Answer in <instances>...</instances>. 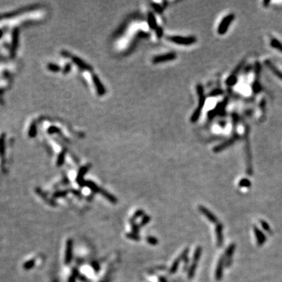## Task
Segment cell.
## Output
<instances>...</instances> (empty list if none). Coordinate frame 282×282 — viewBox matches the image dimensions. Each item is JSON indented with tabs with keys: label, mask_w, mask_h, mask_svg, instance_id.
Returning <instances> with one entry per match:
<instances>
[{
	"label": "cell",
	"mask_w": 282,
	"mask_h": 282,
	"mask_svg": "<svg viewBox=\"0 0 282 282\" xmlns=\"http://www.w3.org/2000/svg\"><path fill=\"white\" fill-rule=\"evenodd\" d=\"M226 82V84H227L229 86H233V85H235V84L237 83V76L233 75H231L227 78Z\"/></svg>",
	"instance_id": "cell-23"
},
{
	"label": "cell",
	"mask_w": 282,
	"mask_h": 282,
	"mask_svg": "<svg viewBox=\"0 0 282 282\" xmlns=\"http://www.w3.org/2000/svg\"><path fill=\"white\" fill-rule=\"evenodd\" d=\"M66 194H67L66 191L59 192V193H56V194H55V197H56V198H59V197H64V196H65Z\"/></svg>",
	"instance_id": "cell-40"
},
{
	"label": "cell",
	"mask_w": 282,
	"mask_h": 282,
	"mask_svg": "<svg viewBox=\"0 0 282 282\" xmlns=\"http://www.w3.org/2000/svg\"><path fill=\"white\" fill-rule=\"evenodd\" d=\"M260 223H261V225H262V228L264 229L266 231H267V232H269V233H271V229H270V226L268 225L265 221L261 220L260 221Z\"/></svg>",
	"instance_id": "cell-29"
},
{
	"label": "cell",
	"mask_w": 282,
	"mask_h": 282,
	"mask_svg": "<svg viewBox=\"0 0 282 282\" xmlns=\"http://www.w3.org/2000/svg\"><path fill=\"white\" fill-rule=\"evenodd\" d=\"M201 252H202V249H201V247H198L196 248V250L194 252V258H193V262L192 263H195V264H198V262L200 259V257L201 255Z\"/></svg>",
	"instance_id": "cell-21"
},
{
	"label": "cell",
	"mask_w": 282,
	"mask_h": 282,
	"mask_svg": "<svg viewBox=\"0 0 282 282\" xmlns=\"http://www.w3.org/2000/svg\"><path fill=\"white\" fill-rule=\"evenodd\" d=\"M270 46L274 48V49L279 50L281 53H282V42H281L279 40L276 39H272L270 41Z\"/></svg>",
	"instance_id": "cell-19"
},
{
	"label": "cell",
	"mask_w": 282,
	"mask_h": 282,
	"mask_svg": "<svg viewBox=\"0 0 282 282\" xmlns=\"http://www.w3.org/2000/svg\"><path fill=\"white\" fill-rule=\"evenodd\" d=\"M132 228H133V231L134 233H136L137 234L138 232H139V226H138L136 223H134L133 222L132 223Z\"/></svg>",
	"instance_id": "cell-36"
},
{
	"label": "cell",
	"mask_w": 282,
	"mask_h": 282,
	"mask_svg": "<svg viewBox=\"0 0 282 282\" xmlns=\"http://www.w3.org/2000/svg\"><path fill=\"white\" fill-rule=\"evenodd\" d=\"M147 21H148V25H149L150 27L152 28V29H157V22H156V20H155V15L153 14L152 13H149L148 14V19H147Z\"/></svg>",
	"instance_id": "cell-15"
},
{
	"label": "cell",
	"mask_w": 282,
	"mask_h": 282,
	"mask_svg": "<svg viewBox=\"0 0 282 282\" xmlns=\"http://www.w3.org/2000/svg\"><path fill=\"white\" fill-rule=\"evenodd\" d=\"M152 6H153V7H154V9H155L158 13H161V12L163 10V9H162L159 5H158V4H155V3H152Z\"/></svg>",
	"instance_id": "cell-34"
},
{
	"label": "cell",
	"mask_w": 282,
	"mask_h": 282,
	"mask_svg": "<svg viewBox=\"0 0 282 282\" xmlns=\"http://www.w3.org/2000/svg\"><path fill=\"white\" fill-rule=\"evenodd\" d=\"M89 169V165H86V166H83L82 168H81L79 171V173H78V176H77L76 178V181L81 186H86V181L84 180V175L88 172Z\"/></svg>",
	"instance_id": "cell-6"
},
{
	"label": "cell",
	"mask_w": 282,
	"mask_h": 282,
	"mask_svg": "<svg viewBox=\"0 0 282 282\" xmlns=\"http://www.w3.org/2000/svg\"><path fill=\"white\" fill-rule=\"evenodd\" d=\"M234 250H235V245H234V244H231V245L228 247V248L226 249V259H231V257L233 256V252H234Z\"/></svg>",
	"instance_id": "cell-18"
},
{
	"label": "cell",
	"mask_w": 282,
	"mask_h": 282,
	"mask_svg": "<svg viewBox=\"0 0 282 282\" xmlns=\"http://www.w3.org/2000/svg\"><path fill=\"white\" fill-rule=\"evenodd\" d=\"M79 275V273H78V270H76V269H75L73 270V272L71 274V277H69L68 282H75L76 281V278Z\"/></svg>",
	"instance_id": "cell-26"
},
{
	"label": "cell",
	"mask_w": 282,
	"mask_h": 282,
	"mask_svg": "<svg viewBox=\"0 0 282 282\" xmlns=\"http://www.w3.org/2000/svg\"><path fill=\"white\" fill-rule=\"evenodd\" d=\"M254 233H255L258 245H262L265 243L266 240H267L265 234L262 233V231H260L257 227H254Z\"/></svg>",
	"instance_id": "cell-13"
},
{
	"label": "cell",
	"mask_w": 282,
	"mask_h": 282,
	"mask_svg": "<svg viewBox=\"0 0 282 282\" xmlns=\"http://www.w3.org/2000/svg\"><path fill=\"white\" fill-rule=\"evenodd\" d=\"M72 248H73V241L71 239H68L67 241L66 252H65V258H64V262L65 264H69L72 259Z\"/></svg>",
	"instance_id": "cell-5"
},
{
	"label": "cell",
	"mask_w": 282,
	"mask_h": 282,
	"mask_svg": "<svg viewBox=\"0 0 282 282\" xmlns=\"http://www.w3.org/2000/svg\"><path fill=\"white\" fill-rule=\"evenodd\" d=\"M86 186H88L89 189L92 190V191H93V192H95V193H101V190H102L101 189L100 187H98L96 184L92 181H86Z\"/></svg>",
	"instance_id": "cell-20"
},
{
	"label": "cell",
	"mask_w": 282,
	"mask_h": 282,
	"mask_svg": "<svg viewBox=\"0 0 282 282\" xmlns=\"http://www.w3.org/2000/svg\"><path fill=\"white\" fill-rule=\"evenodd\" d=\"M236 140H237V138L236 137H232L231 139H230V140H226V141H225V142H223V143H221V144L216 146V147L214 148V152H216V153L220 152V151L226 149V148H227V147H229L230 146H231V145L233 144V143L235 142Z\"/></svg>",
	"instance_id": "cell-9"
},
{
	"label": "cell",
	"mask_w": 282,
	"mask_h": 282,
	"mask_svg": "<svg viewBox=\"0 0 282 282\" xmlns=\"http://www.w3.org/2000/svg\"><path fill=\"white\" fill-rule=\"evenodd\" d=\"M70 70H71V65H70V64H67L64 70H63V72H64V74H67L68 73Z\"/></svg>",
	"instance_id": "cell-39"
},
{
	"label": "cell",
	"mask_w": 282,
	"mask_h": 282,
	"mask_svg": "<svg viewBox=\"0 0 282 282\" xmlns=\"http://www.w3.org/2000/svg\"><path fill=\"white\" fill-rule=\"evenodd\" d=\"M160 282H168V281H167L165 279L164 277H161V278H160Z\"/></svg>",
	"instance_id": "cell-42"
},
{
	"label": "cell",
	"mask_w": 282,
	"mask_h": 282,
	"mask_svg": "<svg viewBox=\"0 0 282 282\" xmlns=\"http://www.w3.org/2000/svg\"><path fill=\"white\" fill-rule=\"evenodd\" d=\"M234 20V14L231 13L228 14L227 16H226L223 19V20L221 21L219 25L217 32L219 34H224L226 32H227L230 25L233 22V20Z\"/></svg>",
	"instance_id": "cell-3"
},
{
	"label": "cell",
	"mask_w": 282,
	"mask_h": 282,
	"mask_svg": "<svg viewBox=\"0 0 282 282\" xmlns=\"http://www.w3.org/2000/svg\"><path fill=\"white\" fill-rule=\"evenodd\" d=\"M101 194H102V195H103L104 198H106L108 199V201H110L111 203H113V204L117 203V198H116L115 196H113L112 194H109L108 192L105 191H103V190H101Z\"/></svg>",
	"instance_id": "cell-16"
},
{
	"label": "cell",
	"mask_w": 282,
	"mask_h": 282,
	"mask_svg": "<svg viewBox=\"0 0 282 282\" xmlns=\"http://www.w3.org/2000/svg\"><path fill=\"white\" fill-rule=\"evenodd\" d=\"M265 64L267 65V67L268 68L271 70V71H272L273 73L275 75H276L278 79H280L282 81V71H280L279 69L277 68V67L275 66L274 64H273L272 62L270 61V60H266Z\"/></svg>",
	"instance_id": "cell-11"
},
{
	"label": "cell",
	"mask_w": 282,
	"mask_h": 282,
	"mask_svg": "<svg viewBox=\"0 0 282 282\" xmlns=\"http://www.w3.org/2000/svg\"><path fill=\"white\" fill-rule=\"evenodd\" d=\"M252 89H253V91L255 92V93H259V92H260V91H261L262 88H261V86H260L259 83L258 82H255V83L253 84Z\"/></svg>",
	"instance_id": "cell-30"
},
{
	"label": "cell",
	"mask_w": 282,
	"mask_h": 282,
	"mask_svg": "<svg viewBox=\"0 0 282 282\" xmlns=\"http://www.w3.org/2000/svg\"><path fill=\"white\" fill-rule=\"evenodd\" d=\"M176 58H177L176 53H169L155 56V58L153 59V62H154V64H158V63H161V62L172 60L176 59Z\"/></svg>",
	"instance_id": "cell-4"
},
{
	"label": "cell",
	"mask_w": 282,
	"mask_h": 282,
	"mask_svg": "<svg viewBox=\"0 0 282 282\" xmlns=\"http://www.w3.org/2000/svg\"><path fill=\"white\" fill-rule=\"evenodd\" d=\"M35 134H36V127H35L34 124H32L29 129V135L30 136H34Z\"/></svg>",
	"instance_id": "cell-31"
},
{
	"label": "cell",
	"mask_w": 282,
	"mask_h": 282,
	"mask_svg": "<svg viewBox=\"0 0 282 282\" xmlns=\"http://www.w3.org/2000/svg\"><path fill=\"white\" fill-rule=\"evenodd\" d=\"M199 210H200V212H201V213L203 214L204 216H205L206 218L208 219L210 222L214 223H216L218 222V219L216 218V216H215L213 213H212L209 209H207L206 208H205L204 206H199Z\"/></svg>",
	"instance_id": "cell-7"
},
{
	"label": "cell",
	"mask_w": 282,
	"mask_h": 282,
	"mask_svg": "<svg viewBox=\"0 0 282 282\" xmlns=\"http://www.w3.org/2000/svg\"><path fill=\"white\" fill-rule=\"evenodd\" d=\"M168 39L171 42H175L177 44L184 45V46H190L194 42H196L197 39L194 36L182 37V36H170L168 37Z\"/></svg>",
	"instance_id": "cell-2"
},
{
	"label": "cell",
	"mask_w": 282,
	"mask_h": 282,
	"mask_svg": "<svg viewBox=\"0 0 282 282\" xmlns=\"http://www.w3.org/2000/svg\"><path fill=\"white\" fill-rule=\"evenodd\" d=\"M181 260H183V258H182L181 255H180V256H179V257L177 259L175 260L174 262L172 263V267H171L170 270H169V272H170V274H175V273L177 272V269H178V267H179V263H180V261H181Z\"/></svg>",
	"instance_id": "cell-17"
},
{
	"label": "cell",
	"mask_w": 282,
	"mask_h": 282,
	"mask_svg": "<svg viewBox=\"0 0 282 282\" xmlns=\"http://www.w3.org/2000/svg\"><path fill=\"white\" fill-rule=\"evenodd\" d=\"M223 264H224V257L220 258V259L219 260L218 265L216 267V280H221L222 277H223Z\"/></svg>",
	"instance_id": "cell-14"
},
{
	"label": "cell",
	"mask_w": 282,
	"mask_h": 282,
	"mask_svg": "<svg viewBox=\"0 0 282 282\" xmlns=\"http://www.w3.org/2000/svg\"><path fill=\"white\" fill-rule=\"evenodd\" d=\"M72 60L77 66L82 69V70H86V71H91L92 70V68L89 65L86 64L83 60H82L80 58L77 57V56H72Z\"/></svg>",
	"instance_id": "cell-12"
},
{
	"label": "cell",
	"mask_w": 282,
	"mask_h": 282,
	"mask_svg": "<svg viewBox=\"0 0 282 282\" xmlns=\"http://www.w3.org/2000/svg\"><path fill=\"white\" fill-rule=\"evenodd\" d=\"M93 267L94 268V270H96V271H98L99 270V269H100V267H99V264L98 263H96V262H93Z\"/></svg>",
	"instance_id": "cell-41"
},
{
	"label": "cell",
	"mask_w": 282,
	"mask_h": 282,
	"mask_svg": "<svg viewBox=\"0 0 282 282\" xmlns=\"http://www.w3.org/2000/svg\"><path fill=\"white\" fill-rule=\"evenodd\" d=\"M197 92H198V106L197 109L194 111L193 115L191 116V121L192 122H196L198 120L199 117L201 115V110L205 104V96L204 93V89L201 85H198L197 86Z\"/></svg>",
	"instance_id": "cell-1"
},
{
	"label": "cell",
	"mask_w": 282,
	"mask_h": 282,
	"mask_svg": "<svg viewBox=\"0 0 282 282\" xmlns=\"http://www.w3.org/2000/svg\"><path fill=\"white\" fill-rule=\"evenodd\" d=\"M126 236H127V238H129V239H131V240L140 241V237H139L136 233H127Z\"/></svg>",
	"instance_id": "cell-28"
},
{
	"label": "cell",
	"mask_w": 282,
	"mask_h": 282,
	"mask_svg": "<svg viewBox=\"0 0 282 282\" xmlns=\"http://www.w3.org/2000/svg\"><path fill=\"white\" fill-rule=\"evenodd\" d=\"M216 241L217 245L221 247L223 245V225L221 223L217 224L216 227Z\"/></svg>",
	"instance_id": "cell-10"
},
{
	"label": "cell",
	"mask_w": 282,
	"mask_h": 282,
	"mask_svg": "<svg viewBox=\"0 0 282 282\" xmlns=\"http://www.w3.org/2000/svg\"><path fill=\"white\" fill-rule=\"evenodd\" d=\"M147 241L149 243L150 245H156L158 243V241L157 238H154V237H147Z\"/></svg>",
	"instance_id": "cell-27"
},
{
	"label": "cell",
	"mask_w": 282,
	"mask_h": 282,
	"mask_svg": "<svg viewBox=\"0 0 282 282\" xmlns=\"http://www.w3.org/2000/svg\"><path fill=\"white\" fill-rule=\"evenodd\" d=\"M93 83L95 84V86H96V91H97L99 96H103L105 94L106 90L103 85L101 83V82L100 81L98 77L96 76V75H93Z\"/></svg>",
	"instance_id": "cell-8"
},
{
	"label": "cell",
	"mask_w": 282,
	"mask_h": 282,
	"mask_svg": "<svg viewBox=\"0 0 282 282\" xmlns=\"http://www.w3.org/2000/svg\"><path fill=\"white\" fill-rule=\"evenodd\" d=\"M65 154H66V150H64L59 155V157L57 158V162H56V165H57V166H61L62 165L64 164V158H65Z\"/></svg>",
	"instance_id": "cell-22"
},
{
	"label": "cell",
	"mask_w": 282,
	"mask_h": 282,
	"mask_svg": "<svg viewBox=\"0 0 282 282\" xmlns=\"http://www.w3.org/2000/svg\"><path fill=\"white\" fill-rule=\"evenodd\" d=\"M150 220V217H148V216H145L144 218H143V219L142 220V222H141V224H140V225L141 226L145 225V224H147V223H149Z\"/></svg>",
	"instance_id": "cell-38"
},
{
	"label": "cell",
	"mask_w": 282,
	"mask_h": 282,
	"mask_svg": "<svg viewBox=\"0 0 282 282\" xmlns=\"http://www.w3.org/2000/svg\"><path fill=\"white\" fill-rule=\"evenodd\" d=\"M222 90L220 89H216V90L212 91L211 93H210V96H219V95H221L222 94Z\"/></svg>",
	"instance_id": "cell-33"
},
{
	"label": "cell",
	"mask_w": 282,
	"mask_h": 282,
	"mask_svg": "<svg viewBox=\"0 0 282 282\" xmlns=\"http://www.w3.org/2000/svg\"><path fill=\"white\" fill-rule=\"evenodd\" d=\"M60 132V130L58 128L55 127V126H51V127L49 128V129H48V133H50V134H53V133H59Z\"/></svg>",
	"instance_id": "cell-32"
},
{
	"label": "cell",
	"mask_w": 282,
	"mask_h": 282,
	"mask_svg": "<svg viewBox=\"0 0 282 282\" xmlns=\"http://www.w3.org/2000/svg\"><path fill=\"white\" fill-rule=\"evenodd\" d=\"M239 186L241 187H249L251 186V182L248 179H242L239 183Z\"/></svg>",
	"instance_id": "cell-25"
},
{
	"label": "cell",
	"mask_w": 282,
	"mask_h": 282,
	"mask_svg": "<svg viewBox=\"0 0 282 282\" xmlns=\"http://www.w3.org/2000/svg\"><path fill=\"white\" fill-rule=\"evenodd\" d=\"M47 68H48L49 71H53V72H58V71H60V68L58 65L54 64H49Z\"/></svg>",
	"instance_id": "cell-24"
},
{
	"label": "cell",
	"mask_w": 282,
	"mask_h": 282,
	"mask_svg": "<svg viewBox=\"0 0 282 282\" xmlns=\"http://www.w3.org/2000/svg\"><path fill=\"white\" fill-rule=\"evenodd\" d=\"M270 3V1H264L263 2V5H267V4H269Z\"/></svg>",
	"instance_id": "cell-43"
},
{
	"label": "cell",
	"mask_w": 282,
	"mask_h": 282,
	"mask_svg": "<svg viewBox=\"0 0 282 282\" xmlns=\"http://www.w3.org/2000/svg\"><path fill=\"white\" fill-rule=\"evenodd\" d=\"M156 34H157V36L158 37V38L162 37V34H163V30H162L161 27H157V29H156Z\"/></svg>",
	"instance_id": "cell-37"
},
{
	"label": "cell",
	"mask_w": 282,
	"mask_h": 282,
	"mask_svg": "<svg viewBox=\"0 0 282 282\" xmlns=\"http://www.w3.org/2000/svg\"><path fill=\"white\" fill-rule=\"evenodd\" d=\"M143 214H144V212H143V210H139V211L136 212V213H135V215L133 216V220H134L135 219L138 218V217H140V216H143Z\"/></svg>",
	"instance_id": "cell-35"
}]
</instances>
